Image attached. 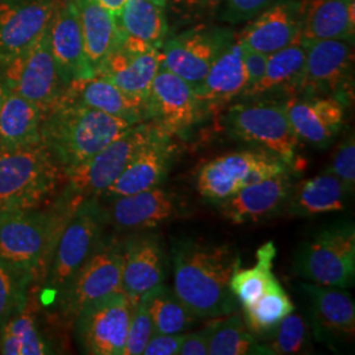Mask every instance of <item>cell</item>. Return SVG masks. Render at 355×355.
Listing matches in <instances>:
<instances>
[{
    "instance_id": "41",
    "label": "cell",
    "mask_w": 355,
    "mask_h": 355,
    "mask_svg": "<svg viewBox=\"0 0 355 355\" xmlns=\"http://www.w3.org/2000/svg\"><path fill=\"white\" fill-rule=\"evenodd\" d=\"M155 333L145 295L135 302L123 355H141Z\"/></svg>"
},
{
    "instance_id": "2",
    "label": "cell",
    "mask_w": 355,
    "mask_h": 355,
    "mask_svg": "<svg viewBox=\"0 0 355 355\" xmlns=\"http://www.w3.org/2000/svg\"><path fill=\"white\" fill-rule=\"evenodd\" d=\"M133 125L136 124L61 95L44 112L40 142L64 174L86 162Z\"/></svg>"
},
{
    "instance_id": "26",
    "label": "cell",
    "mask_w": 355,
    "mask_h": 355,
    "mask_svg": "<svg viewBox=\"0 0 355 355\" xmlns=\"http://www.w3.org/2000/svg\"><path fill=\"white\" fill-rule=\"evenodd\" d=\"M44 111L24 96L0 87V154L35 146L41 141Z\"/></svg>"
},
{
    "instance_id": "10",
    "label": "cell",
    "mask_w": 355,
    "mask_h": 355,
    "mask_svg": "<svg viewBox=\"0 0 355 355\" xmlns=\"http://www.w3.org/2000/svg\"><path fill=\"white\" fill-rule=\"evenodd\" d=\"M123 242L103 237L89 259L69 280L57 306L66 320L74 321L87 305L114 292L121 291Z\"/></svg>"
},
{
    "instance_id": "47",
    "label": "cell",
    "mask_w": 355,
    "mask_h": 355,
    "mask_svg": "<svg viewBox=\"0 0 355 355\" xmlns=\"http://www.w3.org/2000/svg\"><path fill=\"white\" fill-rule=\"evenodd\" d=\"M125 1L127 0H99V3L104 6L110 12L112 13L116 19L119 17V15L121 12Z\"/></svg>"
},
{
    "instance_id": "21",
    "label": "cell",
    "mask_w": 355,
    "mask_h": 355,
    "mask_svg": "<svg viewBox=\"0 0 355 355\" xmlns=\"http://www.w3.org/2000/svg\"><path fill=\"white\" fill-rule=\"evenodd\" d=\"M165 278V252L158 236L141 234L123 242L121 292L132 302H137Z\"/></svg>"
},
{
    "instance_id": "42",
    "label": "cell",
    "mask_w": 355,
    "mask_h": 355,
    "mask_svg": "<svg viewBox=\"0 0 355 355\" xmlns=\"http://www.w3.org/2000/svg\"><path fill=\"white\" fill-rule=\"evenodd\" d=\"M327 173L338 178L345 187L354 192L355 186V141L352 135L343 141L334 153Z\"/></svg>"
},
{
    "instance_id": "18",
    "label": "cell",
    "mask_w": 355,
    "mask_h": 355,
    "mask_svg": "<svg viewBox=\"0 0 355 355\" xmlns=\"http://www.w3.org/2000/svg\"><path fill=\"white\" fill-rule=\"evenodd\" d=\"M292 186L291 170L246 186L218 203L220 214L237 225L263 221L284 212Z\"/></svg>"
},
{
    "instance_id": "39",
    "label": "cell",
    "mask_w": 355,
    "mask_h": 355,
    "mask_svg": "<svg viewBox=\"0 0 355 355\" xmlns=\"http://www.w3.org/2000/svg\"><path fill=\"white\" fill-rule=\"evenodd\" d=\"M309 325L300 315H288L272 330L265 343L270 355H293L308 353L311 347Z\"/></svg>"
},
{
    "instance_id": "28",
    "label": "cell",
    "mask_w": 355,
    "mask_h": 355,
    "mask_svg": "<svg viewBox=\"0 0 355 355\" xmlns=\"http://www.w3.org/2000/svg\"><path fill=\"white\" fill-rule=\"evenodd\" d=\"M352 192L343 182L324 171L316 177L293 183L284 212L297 217H312L343 211Z\"/></svg>"
},
{
    "instance_id": "49",
    "label": "cell",
    "mask_w": 355,
    "mask_h": 355,
    "mask_svg": "<svg viewBox=\"0 0 355 355\" xmlns=\"http://www.w3.org/2000/svg\"><path fill=\"white\" fill-rule=\"evenodd\" d=\"M153 3H155V4H158V6H161V7H164L165 8L166 4H167V1L168 0H152Z\"/></svg>"
},
{
    "instance_id": "48",
    "label": "cell",
    "mask_w": 355,
    "mask_h": 355,
    "mask_svg": "<svg viewBox=\"0 0 355 355\" xmlns=\"http://www.w3.org/2000/svg\"><path fill=\"white\" fill-rule=\"evenodd\" d=\"M179 3L180 6H184V7H195L198 4H200L204 0H174Z\"/></svg>"
},
{
    "instance_id": "7",
    "label": "cell",
    "mask_w": 355,
    "mask_h": 355,
    "mask_svg": "<svg viewBox=\"0 0 355 355\" xmlns=\"http://www.w3.org/2000/svg\"><path fill=\"white\" fill-rule=\"evenodd\" d=\"M295 272L311 283L346 290L354 284L355 228L340 223L322 229L300 245L293 259Z\"/></svg>"
},
{
    "instance_id": "25",
    "label": "cell",
    "mask_w": 355,
    "mask_h": 355,
    "mask_svg": "<svg viewBox=\"0 0 355 355\" xmlns=\"http://www.w3.org/2000/svg\"><path fill=\"white\" fill-rule=\"evenodd\" d=\"M62 96L104 114L121 117L133 124L149 120L148 102L129 96L102 76L71 82L64 87Z\"/></svg>"
},
{
    "instance_id": "3",
    "label": "cell",
    "mask_w": 355,
    "mask_h": 355,
    "mask_svg": "<svg viewBox=\"0 0 355 355\" xmlns=\"http://www.w3.org/2000/svg\"><path fill=\"white\" fill-rule=\"evenodd\" d=\"M76 209L60 198L49 211L35 208L0 214V259L29 283L44 280L55 242Z\"/></svg>"
},
{
    "instance_id": "14",
    "label": "cell",
    "mask_w": 355,
    "mask_h": 355,
    "mask_svg": "<svg viewBox=\"0 0 355 355\" xmlns=\"http://www.w3.org/2000/svg\"><path fill=\"white\" fill-rule=\"evenodd\" d=\"M230 44L232 35L220 28L187 31L165 41L161 48L162 66L198 91L216 58Z\"/></svg>"
},
{
    "instance_id": "46",
    "label": "cell",
    "mask_w": 355,
    "mask_h": 355,
    "mask_svg": "<svg viewBox=\"0 0 355 355\" xmlns=\"http://www.w3.org/2000/svg\"><path fill=\"white\" fill-rule=\"evenodd\" d=\"M208 343L209 327L199 331L186 333L179 350V355H208Z\"/></svg>"
},
{
    "instance_id": "40",
    "label": "cell",
    "mask_w": 355,
    "mask_h": 355,
    "mask_svg": "<svg viewBox=\"0 0 355 355\" xmlns=\"http://www.w3.org/2000/svg\"><path fill=\"white\" fill-rule=\"evenodd\" d=\"M31 283L0 259V327L23 306Z\"/></svg>"
},
{
    "instance_id": "12",
    "label": "cell",
    "mask_w": 355,
    "mask_h": 355,
    "mask_svg": "<svg viewBox=\"0 0 355 355\" xmlns=\"http://www.w3.org/2000/svg\"><path fill=\"white\" fill-rule=\"evenodd\" d=\"M3 85L44 112L60 99L66 86L51 51L49 28L29 49L7 61Z\"/></svg>"
},
{
    "instance_id": "45",
    "label": "cell",
    "mask_w": 355,
    "mask_h": 355,
    "mask_svg": "<svg viewBox=\"0 0 355 355\" xmlns=\"http://www.w3.org/2000/svg\"><path fill=\"white\" fill-rule=\"evenodd\" d=\"M241 46L242 60H243V64H245L246 74H248V87H250L255 83H258L265 74L268 55L261 53V51H254V49L243 45V44H241Z\"/></svg>"
},
{
    "instance_id": "35",
    "label": "cell",
    "mask_w": 355,
    "mask_h": 355,
    "mask_svg": "<svg viewBox=\"0 0 355 355\" xmlns=\"http://www.w3.org/2000/svg\"><path fill=\"white\" fill-rule=\"evenodd\" d=\"M277 248L274 242L263 243L257 250V263L250 268L237 267L229 282L230 291L243 306L257 300L261 295L275 287L279 280L272 272Z\"/></svg>"
},
{
    "instance_id": "23",
    "label": "cell",
    "mask_w": 355,
    "mask_h": 355,
    "mask_svg": "<svg viewBox=\"0 0 355 355\" xmlns=\"http://www.w3.org/2000/svg\"><path fill=\"white\" fill-rule=\"evenodd\" d=\"M161 66L162 51L158 48L142 53L117 48L104 60L95 76L110 80L129 96L148 102L154 78Z\"/></svg>"
},
{
    "instance_id": "13",
    "label": "cell",
    "mask_w": 355,
    "mask_h": 355,
    "mask_svg": "<svg viewBox=\"0 0 355 355\" xmlns=\"http://www.w3.org/2000/svg\"><path fill=\"white\" fill-rule=\"evenodd\" d=\"M354 38L306 42L305 64L296 92L334 96L343 102L354 64Z\"/></svg>"
},
{
    "instance_id": "24",
    "label": "cell",
    "mask_w": 355,
    "mask_h": 355,
    "mask_svg": "<svg viewBox=\"0 0 355 355\" xmlns=\"http://www.w3.org/2000/svg\"><path fill=\"white\" fill-rule=\"evenodd\" d=\"M300 36L302 6L293 1H283L259 13L239 36V41L254 51L270 55Z\"/></svg>"
},
{
    "instance_id": "36",
    "label": "cell",
    "mask_w": 355,
    "mask_h": 355,
    "mask_svg": "<svg viewBox=\"0 0 355 355\" xmlns=\"http://www.w3.org/2000/svg\"><path fill=\"white\" fill-rule=\"evenodd\" d=\"M208 327L209 355H270L266 345L255 340V336L239 315L217 320Z\"/></svg>"
},
{
    "instance_id": "50",
    "label": "cell",
    "mask_w": 355,
    "mask_h": 355,
    "mask_svg": "<svg viewBox=\"0 0 355 355\" xmlns=\"http://www.w3.org/2000/svg\"><path fill=\"white\" fill-rule=\"evenodd\" d=\"M212 1H218V0H212Z\"/></svg>"
},
{
    "instance_id": "9",
    "label": "cell",
    "mask_w": 355,
    "mask_h": 355,
    "mask_svg": "<svg viewBox=\"0 0 355 355\" xmlns=\"http://www.w3.org/2000/svg\"><path fill=\"white\" fill-rule=\"evenodd\" d=\"M290 171L277 154L265 149L228 153L205 162L198 171L200 196L218 204L246 186Z\"/></svg>"
},
{
    "instance_id": "16",
    "label": "cell",
    "mask_w": 355,
    "mask_h": 355,
    "mask_svg": "<svg viewBox=\"0 0 355 355\" xmlns=\"http://www.w3.org/2000/svg\"><path fill=\"white\" fill-rule=\"evenodd\" d=\"M53 0L0 1V57L7 62L29 49L51 26Z\"/></svg>"
},
{
    "instance_id": "22",
    "label": "cell",
    "mask_w": 355,
    "mask_h": 355,
    "mask_svg": "<svg viewBox=\"0 0 355 355\" xmlns=\"http://www.w3.org/2000/svg\"><path fill=\"white\" fill-rule=\"evenodd\" d=\"M49 38L51 51L64 86L74 80L95 76V71L86 54L82 29L73 0L66 1L53 15Z\"/></svg>"
},
{
    "instance_id": "38",
    "label": "cell",
    "mask_w": 355,
    "mask_h": 355,
    "mask_svg": "<svg viewBox=\"0 0 355 355\" xmlns=\"http://www.w3.org/2000/svg\"><path fill=\"white\" fill-rule=\"evenodd\" d=\"M293 309L295 305L280 283L261 295L253 303L242 306L248 329L253 334L266 337L283 318L291 315Z\"/></svg>"
},
{
    "instance_id": "31",
    "label": "cell",
    "mask_w": 355,
    "mask_h": 355,
    "mask_svg": "<svg viewBox=\"0 0 355 355\" xmlns=\"http://www.w3.org/2000/svg\"><path fill=\"white\" fill-rule=\"evenodd\" d=\"M354 0H309L302 6V38L320 40L354 38Z\"/></svg>"
},
{
    "instance_id": "20",
    "label": "cell",
    "mask_w": 355,
    "mask_h": 355,
    "mask_svg": "<svg viewBox=\"0 0 355 355\" xmlns=\"http://www.w3.org/2000/svg\"><path fill=\"white\" fill-rule=\"evenodd\" d=\"M110 202V208L105 209L107 223L123 230L154 228L183 214L177 195L159 186Z\"/></svg>"
},
{
    "instance_id": "29",
    "label": "cell",
    "mask_w": 355,
    "mask_h": 355,
    "mask_svg": "<svg viewBox=\"0 0 355 355\" xmlns=\"http://www.w3.org/2000/svg\"><path fill=\"white\" fill-rule=\"evenodd\" d=\"M85 49L95 74L104 60L116 51L123 40L117 19L99 0H73Z\"/></svg>"
},
{
    "instance_id": "1",
    "label": "cell",
    "mask_w": 355,
    "mask_h": 355,
    "mask_svg": "<svg viewBox=\"0 0 355 355\" xmlns=\"http://www.w3.org/2000/svg\"><path fill=\"white\" fill-rule=\"evenodd\" d=\"M240 263L229 245L179 241L173 248V291L196 318H227L237 309L229 282Z\"/></svg>"
},
{
    "instance_id": "5",
    "label": "cell",
    "mask_w": 355,
    "mask_h": 355,
    "mask_svg": "<svg viewBox=\"0 0 355 355\" xmlns=\"http://www.w3.org/2000/svg\"><path fill=\"white\" fill-rule=\"evenodd\" d=\"M62 177L64 171L41 142L0 154V214L40 208Z\"/></svg>"
},
{
    "instance_id": "44",
    "label": "cell",
    "mask_w": 355,
    "mask_h": 355,
    "mask_svg": "<svg viewBox=\"0 0 355 355\" xmlns=\"http://www.w3.org/2000/svg\"><path fill=\"white\" fill-rule=\"evenodd\" d=\"M186 333H154L144 349V355H179Z\"/></svg>"
},
{
    "instance_id": "43",
    "label": "cell",
    "mask_w": 355,
    "mask_h": 355,
    "mask_svg": "<svg viewBox=\"0 0 355 355\" xmlns=\"http://www.w3.org/2000/svg\"><path fill=\"white\" fill-rule=\"evenodd\" d=\"M272 0H227L224 19L229 23H241L265 11Z\"/></svg>"
},
{
    "instance_id": "33",
    "label": "cell",
    "mask_w": 355,
    "mask_h": 355,
    "mask_svg": "<svg viewBox=\"0 0 355 355\" xmlns=\"http://www.w3.org/2000/svg\"><path fill=\"white\" fill-rule=\"evenodd\" d=\"M117 23L123 38L140 41L158 49L165 44L168 33L165 8L152 0H127Z\"/></svg>"
},
{
    "instance_id": "19",
    "label": "cell",
    "mask_w": 355,
    "mask_h": 355,
    "mask_svg": "<svg viewBox=\"0 0 355 355\" xmlns=\"http://www.w3.org/2000/svg\"><path fill=\"white\" fill-rule=\"evenodd\" d=\"M175 154L171 135L162 128L128 164L102 198L110 200L159 186L167 177Z\"/></svg>"
},
{
    "instance_id": "15",
    "label": "cell",
    "mask_w": 355,
    "mask_h": 355,
    "mask_svg": "<svg viewBox=\"0 0 355 355\" xmlns=\"http://www.w3.org/2000/svg\"><path fill=\"white\" fill-rule=\"evenodd\" d=\"M203 111L196 91L161 66L148 98L149 120L168 135H182L202 119Z\"/></svg>"
},
{
    "instance_id": "30",
    "label": "cell",
    "mask_w": 355,
    "mask_h": 355,
    "mask_svg": "<svg viewBox=\"0 0 355 355\" xmlns=\"http://www.w3.org/2000/svg\"><path fill=\"white\" fill-rule=\"evenodd\" d=\"M248 87L241 44L232 42L211 66L202 87L196 91L204 108H216L240 96Z\"/></svg>"
},
{
    "instance_id": "27",
    "label": "cell",
    "mask_w": 355,
    "mask_h": 355,
    "mask_svg": "<svg viewBox=\"0 0 355 355\" xmlns=\"http://www.w3.org/2000/svg\"><path fill=\"white\" fill-rule=\"evenodd\" d=\"M302 290L312 306V328L316 336H333L353 340L355 333V305L350 293L343 288L302 283Z\"/></svg>"
},
{
    "instance_id": "11",
    "label": "cell",
    "mask_w": 355,
    "mask_h": 355,
    "mask_svg": "<svg viewBox=\"0 0 355 355\" xmlns=\"http://www.w3.org/2000/svg\"><path fill=\"white\" fill-rule=\"evenodd\" d=\"M135 302L114 292L85 306L76 316V340L83 353L123 355Z\"/></svg>"
},
{
    "instance_id": "51",
    "label": "cell",
    "mask_w": 355,
    "mask_h": 355,
    "mask_svg": "<svg viewBox=\"0 0 355 355\" xmlns=\"http://www.w3.org/2000/svg\"><path fill=\"white\" fill-rule=\"evenodd\" d=\"M0 87H1V85H0Z\"/></svg>"
},
{
    "instance_id": "34",
    "label": "cell",
    "mask_w": 355,
    "mask_h": 355,
    "mask_svg": "<svg viewBox=\"0 0 355 355\" xmlns=\"http://www.w3.org/2000/svg\"><path fill=\"white\" fill-rule=\"evenodd\" d=\"M0 353L4 355L53 354L38 325L33 306L26 302L0 327Z\"/></svg>"
},
{
    "instance_id": "4",
    "label": "cell",
    "mask_w": 355,
    "mask_h": 355,
    "mask_svg": "<svg viewBox=\"0 0 355 355\" xmlns=\"http://www.w3.org/2000/svg\"><path fill=\"white\" fill-rule=\"evenodd\" d=\"M107 223L99 199H89L76 207L55 242L51 263L42 280V297L48 304L57 303L69 280L95 252Z\"/></svg>"
},
{
    "instance_id": "6",
    "label": "cell",
    "mask_w": 355,
    "mask_h": 355,
    "mask_svg": "<svg viewBox=\"0 0 355 355\" xmlns=\"http://www.w3.org/2000/svg\"><path fill=\"white\" fill-rule=\"evenodd\" d=\"M159 129L153 121L136 124L86 162L67 170L64 174L67 183L60 198L74 208L85 200L101 199Z\"/></svg>"
},
{
    "instance_id": "32",
    "label": "cell",
    "mask_w": 355,
    "mask_h": 355,
    "mask_svg": "<svg viewBox=\"0 0 355 355\" xmlns=\"http://www.w3.org/2000/svg\"><path fill=\"white\" fill-rule=\"evenodd\" d=\"M305 54L306 42L302 36L286 48L270 54L262 79L245 89L242 96L254 99L275 91H286L295 95L304 69Z\"/></svg>"
},
{
    "instance_id": "37",
    "label": "cell",
    "mask_w": 355,
    "mask_h": 355,
    "mask_svg": "<svg viewBox=\"0 0 355 355\" xmlns=\"http://www.w3.org/2000/svg\"><path fill=\"white\" fill-rule=\"evenodd\" d=\"M145 299L155 333H184L199 321V318L179 300L175 292L164 283L145 293Z\"/></svg>"
},
{
    "instance_id": "17",
    "label": "cell",
    "mask_w": 355,
    "mask_h": 355,
    "mask_svg": "<svg viewBox=\"0 0 355 355\" xmlns=\"http://www.w3.org/2000/svg\"><path fill=\"white\" fill-rule=\"evenodd\" d=\"M283 104L299 140L313 146L328 148L343 128L345 103L334 96L292 95Z\"/></svg>"
},
{
    "instance_id": "8",
    "label": "cell",
    "mask_w": 355,
    "mask_h": 355,
    "mask_svg": "<svg viewBox=\"0 0 355 355\" xmlns=\"http://www.w3.org/2000/svg\"><path fill=\"white\" fill-rule=\"evenodd\" d=\"M224 123L233 139L274 153L290 167L295 165L300 140L283 103L252 101L236 104L229 108Z\"/></svg>"
}]
</instances>
